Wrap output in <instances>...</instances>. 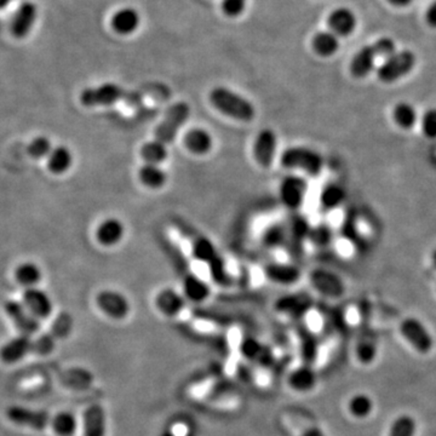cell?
<instances>
[{
    "label": "cell",
    "mask_w": 436,
    "mask_h": 436,
    "mask_svg": "<svg viewBox=\"0 0 436 436\" xmlns=\"http://www.w3.org/2000/svg\"><path fill=\"white\" fill-rule=\"evenodd\" d=\"M181 231L186 233L190 241L192 255L197 261L205 263L209 268L210 275L214 280V284L219 286L229 287L233 285V277L227 270V265L214 243L200 233L193 231L192 228L188 227L186 223L181 222Z\"/></svg>",
    "instance_id": "cell-1"
},
{
    "label": "cell",
    "mask_w": 436,
    "mask_h": 436,
    "mask_svg": "<svg viewBox=\"0 0 436 436\" xmlns=\"http://www.w3.org/2000/svg\"><path fill=\"white\" fill-rule=\"evenodd\" d=\"M210 103L214 109L231 119L250 123L256 116V109L253 103L244 96L229 90L227 87L217 86L209 94Z\"/></svg>",
    "instance_id": "cell-2"
},
{
    "label": "cell",
    "mask_w": 436,
    "mask_h": 436,
    "mask_svg": "<svg viewBox=\"0 0 436 436\" xmlns=\"http://www.w3.org/2000/svg\"><path fill=\"white\" fill-rule=\"evenodd\" d=\"M396 52V45L392 38H381L368 47H363L355 54L351 62V73L356 79H363L373 72L378 57H389Z\"/></svg>",
    "instance_id": "cell-3"
},
{
    "label": "cell",
    "mask_w": 436,
    "mask_h": 436,
    "mask_svg": "<svg viewBox=\"0 0 436 436\" xmlns=\"http://www.w3.org/2000/svg\"><path fill=\"white\" fill-rule=\"evenodd\" d=\"M280 164L287 170H301L310 177H317L324 170V158L317 150L303 145L290 147L282 152Z\"/></svg>",
    "instance_id": "cell-4"
},
{
    "label": "cell",
    "mask_w": 436,
    "mask_h": 436,
    "mask_svg": "<svg viewBox=\"0 0 436 436\" xmlns=\"http://www.w3.org/2000/svg\"><path fill=\"white\" fill-rule=\"evenodd\" d=\"M190 107L187 102H177L167 108L164 118L155 130V138L170 145L178 136L181 128L188 121Z\"/></svg>",
    "instance_id": "cell-5"
},
{
    "label": "cell",
    "mask_w": 436,
    "mask_h": 436,
    "mask_svg": "<svg viewBox=\"0 0 436 436\" xmlns=\"http://www.w3.org/2000/svg\"><path fill=\"white\" fill-rule=\"evenodd\" d=\"M416 55L410 50L395 52L377 68L378 80L384 84L398 82L415 68Z\"/></svg>",
    "instance_id": "cell-6"
},
{
    "label": "cell",
    "mask_w": 436,
    "mask_h": 436,
    "mask_svg": "<svg viewBox=\"0 0 436 436\" xmlns=\"http://www.w3.org/2000/svg\"><path fill=\"white\" fill-rule=\"evenodd\" d=\"M131 97L128 91L114 83H104L99 86L87 87L80 94V102L87 108L113 106Z\"/></svg>",
    "instance_id": "cell-7"
},
{
    "label": "cell",
    "mask_w": 436,
    "mask_h": 436,
    "mask_svg": "<svg viewBox=\"0 0 436 436\" xmlns=\"http://www.w3.org/2000/svg\"><path fill=\"white\" fill-rule=\"evenodd\" d=\"M308 188V181L302 176H286L279 184V199L286 209L297 212L303 206Z\"/></svg>",
    "instance_id": "cell-8"
},
{
    "label": "cell",
    "mask_w": 436,
    "mask_h": 436,
    "mask_svg": "<svg viewBox=\"0 0 436 436\" xmlns=\"http://www.w3.org/2000/svg\"><path fill=\"white\" fill-rule=\"evenodd\" d=\"M400 332L406 342L413 346L417 353L427 355L432 351L434 339L422 321L416 317H406L400 324Z\"/></svg>",
    "instance_id": "cell-9"
},
{
    "label": "cell",
    "mask_w": 436,
    "mask_h": 436,
    "mask_svg": "<svg viewBox=\"0 0 436 436\" xmlns=\"http://www.w3.org/2000/svg\"><path fill=\"white\" fill-rule=\"evenodd\" d=\"M286 223L289 236H287L285 248L292 258L298 260L303 255V246L305 241H308L309 233H310L312 226H310L308 219L298 212L292 214L289 222Z\"/></svg>",
    "instance_id": "cell-10"
},
{
    "label": "cell",
    "mask_w": 436,
    "mask_h": 436,
    "mask_svg": "<svg viewBox=\"0 0 436 436\" xmlns=\"http://www.w3.org/2000/svg\"><path fill=\"white\" fill-rule=\"evenodd\" d=\"M96 304L101 313L113 320H124L131 310L128 298L119 291H101L96 296Z\"/></svg>",
    "instance_id": "cell-11"
},
{
    "label": "cell",
    "mask_w": 436,
    "mask_h": 436,
    "mask_svg": "<svg viewBox=\"0 0 436 436\" xmlns=\"http://www.w3.org/2000/svg\"><path fill=\"white\" fill-rule=\"evenodd\" d=\"M6 417L13 424L42 432L45 430L52 422V416L44 410H32L23 406H11L6 410Z\"/></svg>",
    "instance_id": "cell-12"
},
{
    "label": "cell",
    "mask_w": 436,
    "mask_h": 436,
    "mask_svg": "<svg viewBox=\"0 0 436 436\" xmlns=\"http://www.w3.org/2000/svg\"><path fill=\"white\" fill-rule=\"evenodd\" d=\"M278 152V136L272 128H263L253 143V158L263 169L273 165Z\"/></svg>",
    "instance_id": "cell-13"
},
{
    "label": "cell",
    "mask_w": 436,
    "mask_h": 436,
    "mask_svg": "<svg viewBox=\"0 0 436 436\" xmlns=\"http://www.w3.org/2000/svg\"><path fill=\"white\" fill-rule=\"evenodd\" d=\"M5 313L18 327L20 334L32 336L40 329V320L28 310L25 304L18 301H8L4 305Z\"/></svg>",
    "instance_id": "cell-14"
},
{
    "label": "cell",
    "mask_w": 436,
    "mask_h": 436,
    "mask_svg": "<svg viewBox=\"0 0 436 436\" xmlns=\"http://www.w3.org/2000/svg\"><path fill=\"white\" fill-rule=\"evenodd\" d=\"M309 281L321 295L331 298L341 297L346 291L342 279L329 270L317 268L309 274Z\"/></svg>",
    "instance_id": "cell-15"
},
{
    "label": "cell",
    "mask_w": 436,
    "mask_h": 436,
    "mask_svg": "<svg viewBox=\"0 0 436 436\" xmlns=\"http://www.w3.org/2000/svg\"><path fill=\"white\" fill-rule=\"evenodd\" d=\"M313 305V297L307 292L282 296L275 302V310L293 319L303 317Z\"/></svg>",
    "instance_id": "cell-16"
},
{
    "label": "cell",
    "mask_w": 436,
    "mask_h": 436,
    "mask_svg": "<svg viewBox=\"0 0 436 436\" xmlns=\"http://www.w3.org/2000/svg\"><path fill=\"white\" fill-rule=\"evenodd\" d=\"M83 436H107V415L103 406L94 404L82 416Z\"/></svg>",
    "instance_id": "cell-17"
},
{
    "label": "cell",
    "mask_w": 436,
    "mask_h": 436,
    "mask_svg": "<svg viewBox=\"0 0 436 436\" xmlns=\"http://www.w3.org/2000/svg\"><path fill=\"white\" fill-rule=\"evenodd\" d=\"M22 303L26 305L35 317H38L39 320L47 319L52 314L54 304L47 292L37 287H30L23 292Z\"/></svg>",
    "instance_id": "cell-18"
},
{
    "label": "cell",
    "mask_w": 436,
    "mask_h": 436,
    "mask_svg": "<svg viewBox=\"0 0 436 436\" xmlns=\"http://www.w3.org/2000/svg\"><path fill=\"white\" fill-rule=\"evenodd\" d=\"M182 293L189 302L201 304L209 300L211 287L204 279L188 270L182 274Z\"/></svg>",
    "instance_id": "cell-19"
},
{
    "label": "cell",
    "mask_w": 436,
    "mask_h": 436,
    "mask_svg": "<svg viewBox=\"0 0 436 436\" xmlns=\"http://www.w3.org/2000/svg\"><path fill=\"white\" fill-rule=\"evenodd\" d=\"M33 353V341L30 336L20 334L0 348V359L5 363H16Z\"/></svg>",
    "instance_id": "cell-20"
},
{
    "label": "cell",
    "mask_w": 436,
    "mask_h": 436,
    "mask_svg": "<svg viewBox=\"0 0 436 436\" xmlns=\"http://www.w3.org/2000/svg\"><path fill=\"white\" fill-rule=\"evenodd\" d=\"M263 273L270 281L284 286L295 285L302 275L300 268L293 263H278V262H272L265 265Z\"/></svg>",
    "instance_id": "cell-21"
},
{
    "label": "cell",
    "mask_w": 436,
    "mask_h": 436,
    "mask_svg": "<svg viewBox=\"0 0 436 436\" xmlns=\"http://www.w3.org/2000/svg\"><path fill=\"white\" fill-rule=\"evenodd\" d=\"M37 20V6L30 1L22 3L13 16L10 30L15 38H25L30 35Z\"/></svg>",
    "instance_id": "cell-22"
},
{
    "label": "cell",
    "mask_w": 436,
    "mask_h": 436,
    "mask_svg": "<svg viewBox=\"0 0 436 436\" xmlns=\"http://www.w3.org/2000/svg\"><path fill=\"white\" fill-rule=\"evenodd\" d=\"M186 297L174 289H164L155 296V307L164 317H178L186 307Z\"/></svg>",
    "instance_id": "cell-23"
},
{
    "label": "cell",
    "mask_w": 436,
    "mask_h": 436,
    "mask_svg": "<svg viewBox=\"0 0 436 436\" xmlns=\"http://www.w3.org/2000/svg\"><path fill=\"white\" fill-rule=\"evenodd\" d=\"M125 226L116 217L106 218L96 229V239L99 245L111 248L124 239Z\"/></svg>",
    "instance_id": "cell-24"
},
{
    "label": "cell",
    "mask_w": 436,
    "mask_h": 436,
    "mask_svg": "<svg viewBox=\"0 0 436 436\" xmlns=\"http://www.w3.org/2000/svg\"><path fill=\"white\" fill-rule=\"evenodd\" d=\"M183 145L192 155H209L214 148V138L205 128H190L188 133L184 135Z\"/></svg>",
    "instance_id": "cell-25"
},
{
    "label": "cell",
    "mask_w": 436,
    "mask_h": 436,
    "mask_svg": "<svg viewBox=\"0 0 436 436\" xmlns=\"http://www.w3.org/2000/svg\"><path fill=\"white\" fill-rule=\"evenodd\" d=\"M329 30L338 37H348L354 32L358 25L355 13L351 9L339 8L329 13L327 18Z\"/></svg>",
    "instance_id": "cell-26"
},
{
    "label": "cell",
    "mask_w": 436,
    "mask_h": 436,
    "mask_svg": "<svg viewBox=\"0 0 436 436\" xmlns=\"http://www.w3.org/2000/svg\"><path fill=\"white\" fill-rule=\"evenodd\" d=\"M287 383L297 393H308L317 384V375L310 365L303 363L291 371Z\"/></svg>",
    "instance_id": "cell-27"
},
{
    "label": "cell",
    "mask_w": 436,
    "mask_h": 436,
    "mask_svg": "<svg viewBox=\"0 0 436 436\" xmlns=\"http://www.w3.org/2000/svg\"><path fill=\"white\" fill-rule=\"evenodd\" d=\"M140 22H141V18L136 10L124 8V9L116 11L111 16V25L113 30L118 35H128L136 32L140 26Z\"/></svg>",
    "instance_id": "cell-28"
},
{
    "label": "cell",
    "mask_w": 436,
    "mask_h": 436,
    "mask_svg": "<svg viewBox=\"0 0 436 436\" xmlns=\"http://www.w3.org/2000/svg\"><path fill=\"white\" fill-rule=\"evenodd\" d=\"M346 189L336 182L326 183L320 190L319 195V205L322 211L329 212L338 209L346 201Z\"/></svg>",
    "instance_id": "cell-29"
},
{
    "label": "cell",
    "mask_w": 436,
    "mask_h": 436,
    "mask_svg": "<svg viewBox=\"0 0 436 436\" xmlns=\"http://www.w3.org/2000/svg\"><path fill=\"white\" fill-rule=\"evenodd\" d=\"M287 223L277 222L265 228L261 236V244L267 250L285 248L287 243Z\"/></svg>",
    "instance_id": "cell-30"
},
{
    "label": "cell",
    "mask_w": 436,
    "mask_h": 436,
    "mask_svg": "<svg viewBox=\"0 0 436 436\" xmlns=\"http://www.w3.org/2000/svg\"><path fill=\"white\" fill-rule=\"evenodd\" d=\"M50 427L57 436H74L79 429V420L72 412L61 411L52 416Z\"/></svg>",
    "instance_id": "cell-31"
},
{
    "label": "cell",
    "mask_w": 436,
    "mask_h": 436,
    "mask_svg": "<svg viewBox=\"0 0 436 436\" xmlns=\"http://www.w3.org/2000/svg\"><path fill=\"white\" fill-rule=\"evenodd\" d=\"M138 178L147 188L160 189L166 184L167 174L160 165L145 164L138 171Z\"/></svg>",
    "instance_id": "cell-32"
},
{
    "label": "cell",
    "mask_w": 436,
    "mask_h": 436,
    "mask_svg": "<svg viewBox=\"0 0 436 436\" xmlns=\"http://www.w3.org/2000/svg\"><path fill=\"white\" fill-rule=\"evenodd\" d=\"M73 164L72 152L64 145H59L47 157V169L56 175L68 171Z\"/></svg>",
    "instance_id": "cell-33"
},
{
    "label": "cell",
    "mask_w": 436,
    "mask_h": 436,
    "mask_svg": "<svg viewBox=\"0 0 436 436\" xmlns=\"http://www.w3.org/2000/svg\"><path fill=\"white\" fill-rule=\"evenodd\" d=\"M140 155L145 164H153V165H162L169 158V150L167 145L158 140L145 142L142 145Z\"/></svg>",
    "instance_id": "cell-34"
},
{
    "label": "cell",
    "mask_w": 436,
    "mask_h": 436,
    "mask_svg": "<svg viewBox=\"0 0 436 436\" xmlns=\"http://www.w3.org/2000/svg\"><path fill=\"white\" fill-rule=\"evenodd\" d=\"M313 49L317 55L322 57H329L338 52L339 49V39L331 30H322L313 38Z\"/></svg>",
    "instance_id": "cell-35"
},
{
    "label": "cell",
    "mask_w": 436,
    "mask_h": 436,
    "mask_svg": "<svg viewBox=\"0 0 436 436\" xmlns=\"http://www.w3.org/2000/svg\"><path fill=\"white\" fill-rule=\"evenodd\" d=\"M392 116H393L394 123L402 130H411L415 128V125L418 121V113L411 103H396L394 106Z\"/></svg>",
    "instance_id": "cell-36"
},
{
    "label": "cell",
    "mask_w": 436,
    "mask_h": 436,
    "mask_svg": "<svg viewBox=\"0 0 436 436\" xmlns=\"http://www.w3.org/2000/svg\"><path fill=\"white\" fill-rule=\"evenodd\" d=\"M240 353L244 359L250 360V361L262 363V360L270 358L268 356V349L255 337H245L241 341Z\"/></svg>",
    "instance_id": "cell-37"
},
{
    "label": "cell",
    "mask_w": 436,
    "mask_h": 436,
    "mask_svg": "<svg viewBox=\"0 0 436 436\" xmlns=\"http://www.w3.org/2000/svg\"><path fill=\"white\" fill-rule=\"evenodd\" d=\"M373 400L366 394H355L348 402V411L353 417L358 419L368 418L373 413Z\"/></svg>",
    "instance_id": "cell-38"
},
{
    "label": "cell",
    "mask_w": 436,
    "mask_h": 436,
    "mask_svg": "<svg viewBox=\"0 0 436 436\" xmlns=\"http://www.w3.org/2000/svg\"><path fill=\"white\" fill-rule=\"evenodd\" d=\"M15 277L18 284L30 289V287H35V285L42 280V270L35 263L26 262V263L18 265L15 272Z\"/></svg>",
    "instance_id": "cell-39"
},
{
    "label": "cell",
    "mask_w": 436,
    "mask_h": 436,
    "mask_svg": "<svg viewBox=\"0 0 436 436\" xmlns=\"http://www.w3.org/2000/svg\"><path fill=\"white\" fill-rule=\"evenodd\" d=\"M334 240V229L327 223L321 222L317 226H312L309 233L308 241L315 248H326Z\"/></svg>",
    "instance_id": "cell-40"
},
{
    "label": "cell",
    "mask_w": 436,
    "mask_h": 436,
    "mask_svg": "<svg viewBox=\"0 0 436 436\" xmlns=\"http://www.w3.org/2000/svg\"><path fill=\"white\" fill-rule=\"evenodd\" d=\"M300 329L298 334H300L301 351L303 355L304 363L310 365L317 358V338L308 329L302 327Z\"/></svg>",
    "instance_id": "cell-41"
},
{
    "label": "cell",
    "mask_w": 436,
    "mask_h": 436,
    "mask_svg": "<svg viewBox=\"0 0 436 436\" xmlns=\"http://www.w3.org/2000/svg\"><path fill=\"white\" fill-rule=\"evenodd\" d=\"M417 424L412 416L401 415L390 425L388 436H416Z\"/></svg>",
    "instance_id": "cell-42"
},
{
    "label": "cell",
    "mask_w": 436,
    "mask_h": 436,
    "mask_svg": "<svg viewBox=\"0 0 436 436\" xmlns=\"http://www.w3.org/2000/svg\"><path fill=\"white\" fill-rule=\"evenodd\" d=\"M341 236L346 241H356L360 239L359 229H358V214L353 210H349L343 218L341 226Z\"/></svg>",
    "instance_id": "cell-43"
},
{
    "label": "cell",
    "mask_w": 436,
    "mask_h": 436,
    "mask_svg": "<svg viewBox=\"0 0 436 436\" xmlns=\"http://www.w3.org/2000/svg\"><path fill=\"white\" fill-rule=\"evenodd\" d=\"M52 150V141L45 136L37 137L28 145V153L35 159L47 158Z\"/></svg>",
    "instance_id": "cell-44"
},
{
    "label": "cell",
    "mask_w": 436,
    "mask_h": 436,
    "mask_svg": "<svg viewBox=\"0 0 436 436\" xmlns=\"http://www.w3.org/2000/svg\"><path fill=\"white\" fill-rule=\"evenodd\" d=\"M420 128L424 136L429 140H436V109H429L420 120Z\"/></svg>",
    "instance_id": "cell-45"
},
{
    "label": "cell",
    "mask_w": 436,
    "mask_h": 436,
    "mask_svg": "<svg viewBox=\"0 0 436 436\" xmlns=\"http://www.w3.org/2000/svg\"><path fill=\"white\" fill-rule=\"evenodd\" d=\"M72 317L66 313H62L60 317H57L54 325H52V334L56 337H66L72 329Z\"/></svg>",
    "instance_id": "cell-46"
},
{
    "label": "cell",
    "mask_w": 436,
    "mask_h": 436,
    "mask_svg": "<svg viewBox=\"0 0 436 436\" xmlns=\"http://www.w3.org/2000/svg\"><path fill=\"white\" fill-rule=\"evenodd\" d=\"M356 354H358V360H360L365 365H368V363H373L376 358V346L371 341L363 339V342L360 343L358 346Z\"/></svg>",
    "instance_id": "cell-47"
},
{
    "label": "cell",
    "mask_w": 436,
    "mask_h": 436,
    "mask_svg": "<svg viewBox=\"0 0 436 436\" xmlns=\"http://www.w3.org/2000/svg\"><path fill=\"white\" fill-rule=\"evenodd\" d=\"M55 346V338L52 334H45L33 341V353L47 355L52 353Z\"/></svg>",
    "instance_id": "cell-48"
},
{
    "label": "cell",
    "mask_w": 436,
    "mask_h": 436,
    "mask_svg": "<svg viewBox=\"0 0 436 436\" xmlns=\"http://www.w3.org/2000/svg\"><path fill=\"white\" fill-rule=\"evenodd\" d=\"M158 436H197L195 432L190 425L187 423L176 422L169 425L166 429H164Z\"/></svg>",
    "instance_id": "cell-49"
},
{
    "label": "cell",
    "mask_w": 436,
    "mask_h": 436,
    "mask_svg": "<svg viewBox=\"0 0 436 436\" xmlns=\"http://www.w3.org/2000/svg\"><path fill=\"white\" fill-rule=\"evenodd\" d=\"M248 0H223L222 11L228 18H236L244 13Z\"/></svg>",
    "instance_id": "cell-50"
},
{
    "label": "cell",
    "mask_w": 436,
    "mask_h": 436,
    "mask_svg": "<svg viewBox=\"0 0 436 436\" xmlns=\"http://www.w3.org/2000/svg\"><path fill=\"white\" fill-rule=\"evenodd\" d=\"M425 21L429 26L436 28V0L429 5L427 13H425Z\"/></svg>",
    "instance_id": "cell-51"
},
{
    "label": "cell",
    "mask_w": 436,
    "mask_h": 436,
    "mask_svg": "<svg viewBox=\"0 0 436 436\" xmlns=\"http://www.w3.org/2000/svg\"><path fill=\"white\" fill-rule=\"evenodd\" d=\"M300 436H327L322 429L319 427H310L305 429Z\"/></svg>",
    "instance_id": "cell-52"
},
{
    "label": "cell",
    "mask_w": 436,
    "mask_h": 436,
    "mask_svg": "<svg viewBox=\"0 0 436 436\" xmlns=\"http://www.w3.org/2000/svg\"><path fill=\"white\" fill-rule=\"evenodd\" d=\"M389 4L394 5V6H398V8H404L410 5L413 0H387Z\"/></svg>",
    "instance_id": "cell-53"
},
{
    "label": "cell",
    "mask_w": 436,
    "mask_h": 436,
    "mask_svg": "<svg viewBox=\"0 0 436 436\" xmlns=\"http://www.w3.org/2000/svg\"><path fill=\"white\" fill-rule=\"evenodd\" d=\"M430 261H432V267H434L436 270V248H434L432 251V255H430Z\"/></svg>",
    "instance_id": "cell-54"
}]
</instances>
